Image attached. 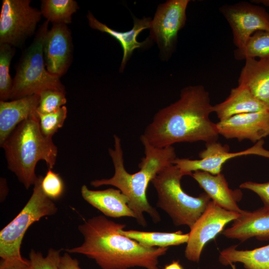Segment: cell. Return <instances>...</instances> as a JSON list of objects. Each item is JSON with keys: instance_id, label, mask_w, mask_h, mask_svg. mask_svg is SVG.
Segmentation results:
<instances>
[{"instance_id": "cell-1", "label": "cell", "mask_w": 269, "mask_h": 269, "mask_svg": "<svg viewBox=\"0 0 269 269\" xmlns=\"http://www.w3.org/2000/svg\"><path fill=\"white\" fill-rule=\"evenodd\" d=\"M212 107L202 85L187 86L177 101L154 115L141 135L158 148L179 142L216 141L219 134L216 123L210 119Z\"/></svg>"}, {"instance_id": "cell-2", "label": "cell", "mask_w": 269, "mask_h": 269, "mask_svg": "<svg viewBox=\"0 0 269 269\" xmlns=\"http://www.w3.org/2000/svg\"><path fill=\"white\" fill-rule=\"evenodd\" d=\"M125 227L104 215L90 218L78 226L84 237L83 244L66 251L94 260L102 269H159L158 259L168 247L143 246L120 233Z\"/></svg>"}, {"instance_id": "cell-3", "label": "cell", "mask_w": 269, "mask_h": 269, "mask_svg": "<svg viewBox=\"0 0 269 269\" xmlns=\"http://www.w3.org/2000/svg\"><path fill=\"white\" fill-rule=\"evenodd\" d=\"M113 148L109 149V155L114 166L115 173L110 178L96 179L91 182L95 187L102 185H112L118 188L129 199L128 205L134 212L137 223L145 227L147 225L143 213H147L155 223L161 218L156 209L148 202L146 191L148 184L163 168L172 164L176 158L173 146L158 148L151 145L141 135L144 156L141 158L138 167L140 169L134 173H130L124 165V153L120 138L114 135Z\"/></svg>"}, {"instance_id": "cell-4", "label": "cell", "mask_w": 269, "mask_h": 269, "mask_svg": "<svg viewBox=\"0 0 269 269\" xmlns=\"http://www.w3.org/2000/svg\"><path fill=\"white\" fill-rule=\"evenodd\" d=\"M1 146L8 169L27 189L38 179L35 172L37 162L43 160L52 169L58 152L52 137L42 133L37 114L19 124Z\"/></svg>"}, {"instance_id": "cell-5", "label": "cell", "mask_w": 269, "mask_h": 269, "mask_svg": "<svg viewBox=\"0 0 269 269\" xmlns=\"http://www.w3.org/2000/svg\"><path fill=\"white\" fill-rule=\"evenodd\" d=\"M184 175L172 163L163 168L151 182L157 193V206L168 214L174 225H186L190 228L211 199L205 192L197 197L185 192L181 186Z\"/></svg>"}, {"instance_id": "cell-6", "label": "cell", "mask_w": 269, "mask_h": 269, "mask_svg": "<svg viewBox=\"0 0 269 269\" xmlns=\"http://www.w3.org/2000/svg\"><path fill=\"white\" fill-rule=\"evenodd\" d=\"M49 22L45 20L35 32L34 39L24 52L16 69L10 99L39 94L53 89L66 91L59 77L46 69L43 57V43Z\"/></svg>"}, {"instance_id": "cell-7", "label": "cell", "mask_w": 269, "mask_h": 269, "mask_svg": "<svg viewBox=\"0 0 269 269\" xmlns=\"http://www.w3.org/2000/svg\"><path fill=\"white\" fill-rule=\"evenodd\" d=\"M39 176L34 184L29 200L19 213L0 232V257L1 259H22L20 247L28 228L41 218L55 214L57 208L43 192Z\"/></svg>"}, {"instance_id": "cell-8", "label": "cell", "mask_w": 269, "mask_h": 269, "mask_svg": "<svg viewBox=\"0 0 269 269\" xmlns=\"http://www.w3.org/2000/svg\"><path fill=\"white\" fill-rule=\"evenodd\" d=\"M30 0H3L0 14V44L19 47L35 34L42 14Z\"/></svg>"}, {"instance_id": "cell-9", "label": "cell", "mask_w": 269, "mask_h": 269, "mask_svg": "<svg viewBox=\"0 0 269 269\" xmlns=\"http://www.w3.org/2000/svg\"><path fill=\"white\" fill-rule=\"evenodd\" d=\"M240 214L224 209L211 200L205 210L190 228L185 250L186 258L190 261L198 262L205 245Z\"/></svg>"}, {"instance_id": "cell-10", "label": "cell", "mask_w": 269, "mask_h": 269, "mask_svg": "<svg viewBox=\"0 0 269 269\" xmlns=\"http://www.w3.org/2000/svg\"><path fill=\"white\" fill-rule=\"evenodd\" d=\"M264 140L262 139L245 150L230 152L227 144L223 145L216 141L207 142L205 148L199 153V159L179 158L176 157L173 162L186 175H191L197 171L207 172L213 175L221 173L223 164L233 158L248 155H257L269 158V150L264 147Z\"/></svg>"}, {"instance_id": "cell-11", "label": "cell", "mask_w": 269, "mask_h": 269, "mask_svg": "<svg viewBox=\"0 0 269 269\" xmlns=\"http://www.w3.org/2000/svg\"><path fill=\"white\" fill-rule=\"evenodd\" d=\"M190 0H169L158 5L150 26V38L157 44L161 54L171 53L179 31L186 20V9Z\"/></svg>"}, {"instance_id": "cell-12", "label": "cell", "mask_w": 269, "mask_h": 269, "mask_svg": "<svg viewBox=\"0 0 269 269\" xmlns=\"http://www.w3.org/2000/svg\"><path fill=\"white\" fill-rule=\"evenodd\" d=\"M219 10L232 29L236 49L242 48L256 31H269V13L262 6L241 1L223 5Z\"/></svg>"}, {"instance_id": "cell-13", "label": "cell", "mask_w": 269, "mask_h": 269, "mask_svg": "<svg viewBox=\"0 0 269 269\" xmlns=\"http://www.w3.org/2000/svg\"><path fill=\"white\" fill-rule=\"evenodd\" d=\"M71 31L66 24H54L48 30L43 43L45 67L51 74L60 78L70 66L73 58Z\"/></svg>"}, {"instance_id": "cell-14", "label": "cell", "mask_w": 269, "mask_h": 269, "mask_svg": "<svg viewBox=\"0 0 269 269\" xmlns=\"http://www.w3.org/2000/svg\"><path fill=\"white\" fill-rule=\"evenodd\" d=\"M219 135L227 139L256 143L269 135V111L236 115L216 123Z\"/></svg>"}, {"instance_id": "cell-15", "label": "cell", "mask_w": 269, "mask_h": 269, "mask_svg": "<svg viewBox=\"0 0 269 269\" xmlns=\"http://www.w3.org/2000/svg\"><path fill=\"white\" fill-rule=\"evenodd\" d=\"M201 188L210 197L211 200L227 210L242 214L237 204L242 197V192L239 189L232 190L229 187L224 175L221 173L213 175L207 172L197 170L191 175Z\"/></svg>"}, {"instance_id": "cell-16", "label": "cell", "mask_w": 269, "mask_h": 269, "mask_svg": "<svg viewBox=\"0 0 269 269\" xmlns=\"http://www.w3.org/2000/svg\"><path fill=\"white\" fill-rule=\"evenodd\" d=\"M39 102L38 94L0 101V146L19 124L37 114Z\"/></svg>"}, {"instance_id": "cell-17", "label": "cell", "mask_w": 269, "mask_h": 269, "mask_svg": "<svg viewBox=\"0 0 269 269\" xmlns=\"http://www.w3.org/2000/svg\"><path fill=\"white\" fill-rule=\"evenodd\" d=\"M222 233L228 238L241 242L253 237L269 240V210L263 207L252 212L245 211Z\"/></svg>"}, {"instance_id": "cell-18", "label": "cell", "mask_w": 269, "mask_h": 269, "mask_svg": "<svg viewBox=\"0 0 269 269\" xmlns=\"http://www.w3.org/2000/svg\"><path fill=\"white\" fill-rule=\"evenodd\" d=\"M83 199L102 212L104 215L119 218H135V215L128 205L129 199L119 189L109 188L102 190H92L83 185L81 188Z\"/></svg>"}, {"instance_id": "cell-19", "label": "cell", "mask_w": 269, "mask_h": 269, "mask_svg": "<svg viewBox=\"0 0 269 269\" xmlns=\"http://www.w3.org/2000/svg\"><path fill=\"white\" fill-rule=\"evenodd\" d=\"M89 26L93 29L105 32L117 39L121 44L123 50V56L120 70L122 72L126 63L133 54L134 50L143 47L147 43V40L138 42L136 38L144 29L149 28L151 19L144 17L142 19L134 17V25L132 29L126 32H121L113 29L99 21L90 12L87 14Z\"/></svg>"}, {"instance_id": "cell-20", "label": "cell", "mask_w": 269, "mask_h": 269, "mask_svg": "<svg viewBox=\"0 0 269 269\" xmlns=\"http://www.w3.org/2000/svg\"><path fill=\"white\" fill-rule=\"evenodd\" d=\"M245 60L238 85L247 88L269 111V58H247Z\"/></svg>"}, {"instance_id": "cell-21", "label": "cell", "mask_w": 269, "mask_h": 269, "mask_svg": "<svg viewBox=\"0 0 269 269\" xmlns=\"http://www.w3.org/2000/svg\"><path fill=\"white\" fill-rule=\"evenodd\" d=\"M212 109L219 121L240 114L268 110L266 105L255 97L247 88L241 85L232 89L225 100L213 105Z\"/></svg>"}, {"instance_id": "cell-22", "label": "cell", "mask_w": 269, "mask_h": 269, "mask_svg": "<svg viewBox=\"0 0 269 269\" xmlns=\"http://www.w3.org/2000/svg\"><path fill=\"white\" fill-rule=\"evenodd\" d=\"M219 261L225 266L240 263L246 269H269V244L250 250L230 246L220 253Z\"/></svg>"}, {"instance_id": "cell-23", "label": "cell", "mask_w": 269, "mask_h": 269, "mask_svg": "<svg viewBox=\"0 0 269 269\" xmlns=\"http://www.w3.org/2000/svg\"><path fill=\"white\" fill-rule=\"evenodd\" d=\"M120 233L147 247H169L187 243L189 233L183 234L181 231L172 233L143 232L136 230H124Z\"/></svg>"}, {"instance_id": "cell-24", "label": "cell", "mask_w": 269, "mask_h": 269, "mask_svg": "<svg viewBox=\"0 0 269 269\" xmlns=\"http://www.w3.org/2000/svg\"><path fill=\"white\" fill-rule=\"evenodd\" d=\"M40 11L46 20L54 24H68L72 15L79 9L74 0H42Z\"/></svg>"}, {"instance_id": "cell-25", "label": "cell", "mask_w": 269, "mask_h": 269, "mask_svg": "<svg viewBox=\"0 0 269 269\" xmlns=\"http://www.w3.org/2000/svg\"><path fill=\"white\" fill-rule=\"evenodd\" d=\"M234 57L237 60L269 58V31L261 30L254 32L242 48L234 51Z\"/></svg>"}, {"instance_id": "cell-26", "label": "cell", "mask_w": 269, "mask_h": 269, "mask_svg": "<svg viewBox=\"0 0 269 269\" xmlns=\"http://www.w3.org/2000/svg\"><path fill=\"white\" fill-rule=\"evenodd\" d=\"M15 49L8 44H0V99L7 101L10 96L13 86V79L9 74L11 59Z\"/></svg>"}, {"instance_id": "cell-27", "label": "cell", "mask_w": 269, "mask_h": 269, "mask_svg": "<svg viewBox=\"0 0 269 269\" xmlns=\"http://www.w3.org/2000/svg\"><path fill=\"white\" fill-rule=\"evenodd\" d=\"M40 130L44 135L52 137L63 127L67 117V109L62 106L56 111L48 114L37 113Z\"/></svg>"}, {"instance_id": "cell-28", "label": "cell", "mask_w": 269, "mask_h": 269, "mask_svg": "<svg viewBox=\"0 0 269 269\" xmlns=\"http://www.w3.org/2000/svg\"><path fill=\"white\" fill-rule=\"evenodd\" d=\"M37 113L48 114L57 111L67 103L66 91L48 89L39 94Z\"/></svg>"}, {"instance_id": "cell-29", "label": "cell", "mask_w": 269, "mask_h": 269, "mask_svg": "<svg viewBox=\"0 0 269 269\" xmlns=\"http://www.w3.org/2000/svg\"><path fill=\"white\" fill-rule=\"evenodd\" d=\"M60 250L50 248L46 257L31 250L29 254L30 269H59Z\"/></svg>"}, {"instance_id": "cell-30", "label": "cell", "mask_w": 269, "mask_h": 269, "mask_svg": "<svg viewBox=\"0 0 269 269\" xmlns=\"http://www.w3.org/2000/svg\"><path fill=\"white\" fill-rule=\"evenodd\" d=\"M41 186L44 194L51 199L60 198L64 191V184L59 174L49 169L42 177Z\"/></svg>"}, {"instance_id": "cell-31", "label": "cell", "mask_w": 269, "mask_h": 269, "mask_svg": "<svg viewBox=\"0 0 269 269\" xmlns=\"http://www.w3.org/2000/svg\"><path fill=\"white\" fill-rule=\"evenodd\" d=\"M240 187L255 193L264 203V208L269 210V182L257 183L246 181L242 183Z\"/></svg>"}, {"instance_id": "cell-32", "label": "cell", "mask_w": 269, "mask_h": 269, "mask_svg": "<svg viewBox=\"0 0 269 269\" xmlns=\"http://www.w3.org/2000/svg\"><path fill=\"white\" fill-rule=\"evenodd\" d=\"M0 269H30L29 260L1 259Z\"/></svg>"}, {"instance_id": "cell-33", "label": "cell", "mask_w": 269, "mask_h": 269, "mask_svg": "<svg viewBox=\"0 0 269 269\" xmlns=\"http://www.w3.org/2000/svg\"><path fill=\"white\" fill-rule=\"evenodd\" d=\"M59 269H81L79 261L73 258L68 252L61 256Z\"/></svg>"}, {"instance_id": "cell-34", "label": "cell", "mask_w": 269, "mask_h": 269, "mask_svg": "<svg viewBox=\"0 0 269 269\" xmlns=\"http://www.w3.org/2000/svg\"><path fill=\"white\" fill-rule=\"evenodd\" d=\"M164 269H184L179 261H173L168 265L165 266Z\"/></svg>"}, {"instance_id": "cell-35", "label": "cell", "mask_w": 269, "mask_h": 269, "mask_svg": "<svg viewBox=\"0 0 269 269\" xmlns=\"http://www.w3.org/2000/svg\"><path fill=\"white\" fill-rule=\"evenodd\" d=\"M254 2L259 3L263 4L264 5L267 6H269V0H254Z\"/></svg>"}]
</instances>
